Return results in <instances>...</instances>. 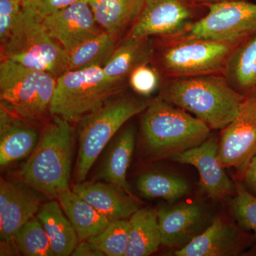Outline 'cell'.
<instances>
[{
	"label": "cell",
	"mask_w": 256,
	"mask_h": 256,
	"mask_svg": "<svg viewBox=\"0 0 256 256\" xmlns=\"http://www.w3.org/2000/svg\"><path fill=\"white\" fill-rule=\"evenodd\" d=\"M23 9L22 0H0V43L9 38Z\"/></svg>",
	"instance_id": "1f68e13d"
},
{
	"label": "cell",
	"mask_w": 256,
	"mask_h": 256,
	"mask_svg": "<svg viewBox=\"0 0 256 256\" xmlns=\"http://www.w3.org/2000/svg\"><path fill=\"white\" fill-rule=\"evenodd\" d=\"M72 190L110 222L128 220L139 208L137 198L108 182H79Z\"/></svg>",
	"instance_id": "e0dca14e"
},
{
	"label": "cell",
	"mask_w": 256,
	"mask_h": 256,
	"mask_svg": "<svg viewBox=\"0 0 256 256\" xmlns=\"http://www.w3.org/2000/svg\"><path fill=\"white\" fill-rule=\"evenodd\" d=\"M128 82L136 94L142 96L151 95L159 87V72L150 63L141 64L131 72Z\"/></svg>",
	"instance_id": "4dcf8cb0"
},
{
	"label": "cell",
	"mask_w": 256,
	"mask_h": 256,
	"mask_svg": "<svg viewBox=\"0 0 256 256\" xmlns=\"http://www.w3.org/2000/svg\"><path fill=\"white\" fill-rule=\"evenodd\" d=\"M223 75L229 85L242 95L256 92V32L234 47Z\"/></svg>",
	"instance_id": "d6986e66"
},
{
	"label": "cell",
	"mask_w": 256,
	"mask_h": 256,
	"mask_svg": "<svg viewBox=\"0 0 256 256\" xmlns=\"http://www.w3.org/2000/svg\"><path fill=\"white\" fill-rule=\"evenodd\" d=\"M42 20L50 36L66 52L104 31L96 22L88 0H78Z\"/></svg>",
	"instance_id": "5bb4252c"
},
{
	"label": "cell",
	"mask_w": 256,
	"mask_h": 256,
	"mask_svg": "<svg viewBox=\"0 0 256 256\" xmlns=\"http://www.w3.org/2000/svg\"><path fill=\"white\" fill-rule=\"evenodd\" d=\"M42 195L28 185L20 184L13 200L0 214L2 242H12L20 228L38 214L42 206Z\"/></svg>",
	"instance_id": "44dd1931"
},
{
	"label": "cell",
	"mask_w": 256,
	"mask_h": 256,
	"mask_svg": "<svg viewBox=\"0 0 256 256\" xmlns=\"http://www.w3.org/2000/svg\"><path fill=\"white\" fill-rule=\"evenodd\" d=\"M170 159L194 166L200 173L202 191L210 198L220 200L235 194L236 184L224 171L218 156V141L216 138L210 137L200 146Z\"/></svg>",
	"instance_id": "4fadbf2b"
},
{
	"label": "cell",
	"mask_w": 256,
	"mask_h": 256,
	"mask_svg": "<svg viewBox=\"0 0 256 256\" xmlns=\"http://www.w3.org/2000/svg\"><path fill=\"white\" fill-rule=\"evenodd\" d=\"M58 200L80 242L96 236L110 224V220L73 190L60 194Z\"/></svg>",
	"instance_id": "cb8c5ba5"
},
{
	"label": "cell",
	"mask_w": 256,
	"mask_h": 256,
	"mask_svg": "<svg viewBox=\"0 0 256 256\" xmlns=\"http://www.w3.org/2000/svg\"><path fill=\"white\" fill-rule=\"evenodd\" d=\"M2 60L46 72L58 78L67 72L68 54L50 36L36 12L31 6H23L9 38L1 46Z\"/></svg>",
	"instance_id": "277c9868"
},
{
	"label": "cell",
	"mask_w": 256,
	"mask_h": 256,
	"mask_svg": "<svg viewBox=\"0 0 256 256\" xmlns=\"http://www.w3.org/2000/svg\"><path fill=\"white\" fill-rule=\"evenodd\" d=\"M154 48L150 37L128 36L116 46L110 58L102 67L108 82L122 87L131 72L141 64L150 63Z\"/></svg>",
	"instance_id": "ac0fdd59"
},
{
	"label": "cell",
	"mask_w": 256,
	"mask_h": 256,
	"mask_svg": "<svg viewBox=\"0 0 256 256\" xmlns=\"http://www.w3.org/2000/svg\"><path fill=\"white\" fill-rule=\"evenodd\" d=\"M141 130L146 150L156 159L170 158L200 146L210 132L204 122L160 96L143 111Z\"/></svg>",
	"instance_id": "3957f363"
},
{
	"label": "cell",
	"mask_w": 256,
	"mask_h": 256,
	"mask_svg": "<svg viewBox=\"0 0 256 256\" xmlns=\"http://www.w3.org/2000/svg\"><path fill=\"white\" fill-rule=\"evenodd\" d=\"M255 237L218 216L184 246L174 250L176 256H233L240 255Z\"/></svg>",
	"instance_id": "7c38bea8"
},
{
	"label": "cell",
	"mask_w": 256,
	"mask_h": 256,
	"mask_svg": "<svg viewBox=\"0 0 256 256\" xmlns=\"http://www.w3.org/2000/svg\"><path fill=\"white\" fill-rule=\"evenodd\" d=\"M20 184L1 180L0 184V214L2 213L13 200L18 191Z\"/></svg>",
	"instance_id": "836d02e7"
},
{
	"label": "cell",
	"mask_w": 256,
	"mask_h": 256,
	"mask_svg": "<svg viewBox=\"0 0 256 256\" xmlns=\"http://www.w3.org/2000/svg\"><path fill=\"white\" fill-rule=\"evenodd\" d=\"M13 242L18 252L24 256H55L50 238L38 218L34 217L21 227Z\"/></svg>",
	"instance_id": "83f0119b"
},
{
	"label": "cell",
	"mask_w": 256,
	"mask_h": 256,
	"mask_svg": "<svg viewBox=\"0 0 256 256\" xmlns=\"http://www.w3.org/2000/svg\"><path fill=\"white\" fill-rule=\"evenodd\" d=\"M129 240L128 220L110 222L102 232L88 239L104 256H124Z\"/></svg>",
	"instance_id": "f1b7e54d"
},
{
	"label": "cell",
	"mask_w": 256,
	"mask_h": 256,
	"mask_svg": "<svg viewBox=\"0 0 256 256\" xmlns=\"http://www.w3.org/2000/svg\"><path fill=\"white\" fill-rule=\"evenodd\" d=\"M238 43L208 40H172L158 56V72L168 78L224 74Z\"/></svg>",
	"instance_id": "ba28073f"
},
{
	"label": "cell",
	"mask_w": 256,
	"mask_h": 256,
	"mask_svg": "<svg viewBox=\"0 0 256 256\" xmlns=\"http://www.w3.org/2000/svg\"><path fill=\"white\" fill-rule=\"evenodd\" d=\"M56 80V77L46 72L1 60V104L23 118L41 119L50 112Z\"/></svg>",
	"instance_id": "52a82bcc"
},
{
	"label": "cell",
	"mask_w": 256,
	"mask_h": 256,
	"mask_svg": "<svg viewBox=\"0 0 256 256\" xmlns=\"http://www.w3.org/2000/svg\"><path fill=\"white\" fill-rule=\"evenodd\" d=\"M218 156L224 168H233L242 178L256 154V90L244 98L238 114L224 129Z\"/></svg>",
	"instance_id": "30bf717a"
},
{
	"label": "cell",
	"mask_w": 256,
	"mask_h": 256,
	"mask_svg": "<svg viewBox=\"0 0 256 256\" xmlns=\"http://www.w3.org/2000/svg\"><path fill=\"white\" fill-rule=\"evenodd\" d=\"M138 191L148 198H162L175 202L186 196L190 188L186 180L176 175L149 172L138 180Z\"/></svg>",
	"instance_id": "4316f807"
},
{
	"label": "cell",
	"mask_w": 256,
	"mask_h": 256,
	"mask_svg": "<svg viewBox=\"0 0 256 256\" xmlns=\"http://www.w3.org/2000/svg\"><path fill=\"white\" fill-rule=\"evenodd\" d=\"M230 201V210L239 226L254 232L256 240V196L244 184L236 183V193Z\"/></svg>",
	"instance_id": "f546056e"
},
{
	"label": "cell",
	"mask_w": 256,
	"mask_h": 256,
	"mask_svg": "<svg viewBox=\"0 0 256 256\" xmlns=\"http://www.w3.org/2000/svg\"><path fill=\"white\" fill-rule=\"evenodd\" d=\"M30 120L23 118L1 104L0 165L2 168L30 156L38 144V133Z\"/></svg>",
	"instance_id": "2e32d148"
},
{
	"label": "cell",
	"mask_w": 256,
	"mask_h": 256,
	"mask_svg": "<svg viewBox=\"0 0 256 256\" xmlns=\"http://www.w3.org/2000/svg\"><path fill=\"white\" fill-rule=\"evenodd\" d=\"M160 96L214 130L224 129L236 117L245 98L223 74L168 78Z\"/></svg>",
	"instance_id": "6da1fadb"
},
{
	"label": "cell",
	"mask_w": 256,
	"mask_h": 256,
	"mask_svg": "<svg viewBox=\"0 0 256 256\" xmlns=\"http://www.w3.org/2000/svg\"><path fill=\"white\" fill-rule=\"evenodd\" d=\"M116 37L102 31L67 52V70L90 66L104 67L116 50Z\"/></svg>",
	"instance_id": "484cf974"
},
{
	"label": "cell",
	"mask_w": 256,
	"mask_h": 256,
	"mask_svg": "<svg viewBox=\"0 0 256 256\" xmlns=\"http://www.w3.org/2000/svg\"><path fill=\"white\" fill-rule=\"evenodd\" d=\"M74 140L72 122L53 116L22 168L25 184L50 198L68 190Z\"/></svg>",
	"instance_id": "7a4b0ae2"
},
{
	"label": "cell",
	"mask_w": 256,
	"mask_h": 256,
	"mask_svg": "<svg viewBox=\"0 0 256 256\" xmlns=\"http://www.w3.org/2000/svg\"><path fill=\"white\" fill-rule=\"evenodd\" d=\"M152 100L116 96L78 122V151L75 168L77 183L85 181L105 146L127 121L143 112Z\"/></svg>",
	"instance_id": "5b68a950"
},
{
	"label": "cell",
	"mask_w": 256,
	"mask_h": 256,
	"mask_svg": "<svg viewBox=\"0 0 256 256\" xmlns=\"http://www.w3.org/2000/svg\"><path fill=\"white\" fill-rule=\"evenodd\" d=\"M136 144V130L128 126L119 134L101 166L99 178L124 190L134 196L127 181L128 170L130 164Z\"/></svg>",
	"instance_id": "7402d4cb"
},
{
	"label": "cell",
	"mask_w": 256,
	"mask_h": 256,
	"mask_svg": "<svg viewBox=\"0 0 256 256\" xmlns=\"http://www.w3.org/2000/svg\"><path fill=\"white\" fill-rule=\"evenodd\" d=\"M242 178L246 188L256 196V154L250 160Z\"/></svg>",
	"instance_id": "e575fe53"
},
{
	"label": "cell",
	"mask_w": 256,
	"mask_h": 256,
	"mask_svg": "<svg viewBox=\"0 0 256 256\" xmlns=\"http://www.w3.org/2000/svg\"><path fill=\"white\" fill-rule=\"evenodd\" d=\"M207 14L172 40L239 43L256 32V3L246 0L208 3Z\"/></svg>",
	"instance_id": "9c48e42d"
},
{
	"label": "cell",
	"mask_w": 256,
	"mask_h": 256,
	"mask_svg": "<svg viewBox=\"0 0 256 256\" xmlns=\"http://www.w3.org/2000/svg\"><path fill=\"white\" fill-rule=\"evenodd\" d=\"M121 90L122 87L108 82L102 67L67 70L57 78L50 112L72 124L78 122Z\"/></svg>",
	"instance_id": "8992f818"
},
{
	"label": "cell",
	"mask_w": 256,
	"mask_h": 256,
	"mask_svg": "<svg viewBox=\"0 0 256 256\" xmlns=\"http://www.w3.org/2000/svg\"><path fill=\"white\" fill-rule=\"evenodd\" d=\"M32 0H22L23 2V4H26V3L30 2H31Z\"/></svg>",
	"instance_id": "74e56055"
},
{
	"label": "cell",
	"mask_w": 256,
	"mask_h": 256,
	"mask_svg": "<svg viewBox=\"0 0 256 256\" xmlns=\"http://www.w3.org/2000/svg\"><path fill=\"white\" fill-rule=\"evenodd\" d=\"M98 24L116 36L140 13L144 0H88Z\"/></svg>",
	"instance_id": "d4e9b609"
},
{
	"label": "cell",
	"mask_w": 256,
	"mask_h": 256,
	"mask_svg": "<svg viewBox=\"0 0 256 256\" xmlns=\"http://www.w3.org/2000/svg\"><path fill=\"white\" fill-rule=\"evenodd\" d=\"M78 0H32L23 6H31L42 18L64 9Z\"/></svg>",
	"instance_id": "d6a6232c"
},
{
	"label": "cell",
	"mask_w": 256,
	"mask_h": 256,
	"mask_svg": "<svg viewBox=\"0 0 256 256\" xmlns=\"http://www.w3.org/2000/svg\"><path fill=\"white\" fill-rule=\"evenodd\" d=\"M194 3H200V4H208V3L216 2L222 1H237V0H193Z\"/></svg>",
	"instance_id": "8d00e7d4"
},
{
	"label": "cell",
	"mask_w": 256,
	"mask_h": 256,
	"mask_svg": "<svg viewBox=\"0 0 256 256\" xmlns=\"http://www.w3.org/2000/svg\"><path fill=\"white\" fill-rule=\"evenodd\" d=\"M129 240L124 256H148L162 245L158 210L138 208L128 220Z\"/></svg>",
	"instance_id": "603a6c76"
},
{
	"label": "cell",
	"mask_w": 256,
	"mask_h": 256,
	"mask_svg": "<svg viewBox=\"0 0 256 256\" xmlns=\"http://www.w3.org/2000/svg\"><path fill=\"white\" fill-rule=\"evenodd\" d=\"M74 256H104V254L89 240H82L74 249Z\"/></svg>",
	"instance_id": "d590c367"
},
{
	"label": "cell",
	"mask_w": 256,
	"mask_h": 256,
	"mask_svg": "<svg viewBox=\"0 0 256 256\" xmlns=\"http://www.w3.org/2000/svg\"><path fill=\"white\" fill-rule=\"evenodd\" d=\"M37 218L46 232L54 255H72L79 238L60 204L54 200L46 202L38 210Z\"/></svg>",
	"instance_id": "ffe728a7"
},
{
	"label": "cell",
	"mask_w": 256,
	"mask_h": 256,
	"mask_svg": "<svg viewBox=\"0 0 256 256\" xmlns=\"http://www.w3.org/2000/svg\"><path fill=\"white\" fill-rule=\"evenodd\" d=\"M162 245L181 248L210 225L204 208L197 203H182L158 210Z\"/></svg>",
	"instance_id": "9a60e30c"
},
{
	"label": "cell",
	"mask_w": 256,
	"mask_h": 256,
	"mask_svg": "<svg viewBox=\"0 0 256 256\" xmlns=\"http://www.w3.org/2000/svg\"><path fill=\"white\" fill-rule=\"evenodd\" d=\"M193 0H144L128 36L176 37L192 23Z\"/></svg>",
	"instance_id": "8fae6325"
}]
</instances>
